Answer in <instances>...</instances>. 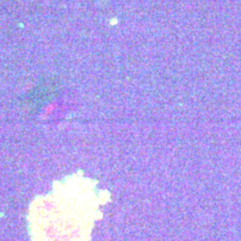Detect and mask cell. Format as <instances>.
Listing matches in <instances>:
<instances>
[{"label": "cell", "mask_w": 241, "mask_h": 241, "mask_svg": "<svg viewBox=\"0 0 241 241\" xmlns=\"http://www.w3.org/2000/svg\"><path fill=\"white\" fill-rule=\"evenodd\" d=\"M87 181L69 175L38 195L29 207L28 223L34 241H87L93 222Z\"/></svg>", "instance_id": "cell-1"}]
</instances>
